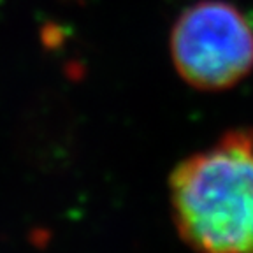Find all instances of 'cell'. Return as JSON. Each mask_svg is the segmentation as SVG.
<instances>
[{
	"mask_svg": "<svg viewBox=\"0 0 253 253\" xmlns=\"http://www.w3.org/2000/svg\"><path fill=\"white\" fill-rule=\"evenodd\" d=\"M170 55L181 78L199 90H225L253 69V23L225 0H201L170 32Z\"/></svg>",
	"mask_w": 253,
	"mask_h": 253,
	"instance_id": "cell-2",
	"label": "cell"
},
{
	"mask_svg": "<svg viewBox=\"0 0 253 253\" xmlns=\"http://www.w3.org/2000/svg\"><path fill=\"white\" fill-rule=\"evenodd\" d=\"M170 204L195 253H253V132L230 130L185 158L170 176Z\"/></svg>",
	"mask_w": 253,
	"mask_h": 253,
	"instance_id": "cell-1",
	"label": "cell"
}]
</instances>
